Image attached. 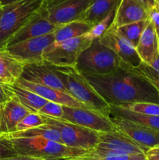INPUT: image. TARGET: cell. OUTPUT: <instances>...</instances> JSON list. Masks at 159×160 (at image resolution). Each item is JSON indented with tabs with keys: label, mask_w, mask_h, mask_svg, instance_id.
Masks as SVG:
<instances>
[{
	"label": "cell",
	"mask_w": 159,
	"mask_h": 160,
	"mask_svg": "<svg viewBox=\"0 0 159 160\" xmlns=\"http://www.w3.org/2000/svg\"><path fill=\"white\" fill-rule=\"evenodd\" d=\"M123 108L138 113L159 117V104L157 103L137 102Z\"/></svg>",
	"instance_id": "30"
},
{
	"label": "cell",
	"mask_w": 159,
	"mask_h": 160,
	"mask_svg": "<svg viewBox=\"0 0 159 160\" xmlns=\"http://www.w3.org/2000/svg\"><path fill=\"white\" fill-rule=\"evenodd\" d=\"M136 51L142 62L151 66L159 55V39L151 20L145 28Z\"/></svg>",
	"instance_id": "18"
},
{
	"label": "cell",
	"mask_w": 159,
	"mask_h": 160,
	"mask_svg": "<svg viewBox=\"0 0 159 160\" xmlns=\"http://www.w3.org/2000/svg\"><path fill=\"white\" fill-rule=\"evenodd\" d=\"M145 156L147 160H159V145L148 149Z\"/></svg>",
	"instance_id": "35"
},
{
	"label": "cell",
	"mask_w": 159,
	"mask_h": 160,
	"mask_svg": "<svg viewBox=\"0 0 159 160\" xmlns=\"http://www.w3.org/2000/svg\"><path fill=\"white\" fill-rule=\"evenodd\" d=\"M0 12H1V7H0Z\"/></svg>",
	"instance_id": "43"
},
{
	"label": "cell",
	"mask_w": 159,
	"mask_h": 160,
	"mask_svg": "<svg viewBox=\"0 0 159 160\" xmlns=\"http://www.w3.org/2000/svg\"><path fill=\"white\" fill-rule=\"evenodd\" d=\"M149 19V11L136 0H121L117 6L111 26L117 28L123 25Z\"/></svg>",
	"instance_id": "16"
},
{
	"label": "cell",
	"mask_w": 159,
	"mask_h": 160,
	"mask_svg": "<svg viewBox=\"0 0 159 160\" xmlns=\"http://www.w3.org/2000/svg\"><path fill=\"white\" fill-rule=\"evenodd\" d=\"M68 160H147L145 154H123L95 148L85 154Z\"/></svg>",
	"instance_id": "26"
},
{
	"label": "cell",
	"mask_w": 159,
	"mask_h": 160,
	"mask_svg": "<svg viewBox=\"0 0 159 160\" xmlns=\"http://www.w3.org/2000/svg\"><path fill=\"white\" fill-rule=\"evenodd\" d=\"M59 27L48 21L39 10L5 42L2 48L29 39L51 34L55 32Z\"/></svg>",
	"instance_id": "11"
},
{
	"label": "cell",
	"mask_w": 159,
	"mask_h": 160,
	"mask_svg": "<svg viewBox=\"0 0 159 160\" xmlns=\"http://www.w3.org/2000/svg\"><path fill=\"white\" fill-rule=\"evenodd\" d=\"M62 106H63L62 105L59 104V103L48 101L45 103V106L38 111V112L45 117L61 119L63 115Z\"/></svg>",
	"instance_id": "31"
},
{
	"label": "cell",
	"mask_w": 159,
	"mask_h": 160,
	"mask_svg": "<svg viewBox=\"0 0 159 160\" xmlns=\"http://www.w3.org/2000/svg\"><path fill=\"white\" fill-rule=\"evenodd\" d=\"M55 42L54 32L41 37L9 45L3 49L9 52L23 64L40 63L44 62L43 55L48 47Z\"/></svg>",
	"instance_id": "10"
},
{
	"label": "cell",
	"mask_w": 159,
	"mask_h": 160,
	"mask_svg": "<svg viewBox=\"0 0 159 160\" xmlns=\"http://www.w3.org/2000/svg\"><path fill=\"white\" fill-rule=\"evenodd\" d=\"M83 75L110 106L126 107L137 102L159 104V91L135 68H118L104 75Z\"/></svg>",
	"instance_id": "1"
},
{
	"label": "cell",
	"mask_w": 159,
	"mask_h": 160,
	"mask_svg": "<svg viewBox=\"0 0 159 160\" xmlns=\"http://www.w3.org/2000/svg\"><path fill=\"white\" fill-rule=\"evenodd\" d=\"M130 67L125 63L116 53L102 45L99 39L92 42L78 59L76 68L83 74L104 75L118 68Z\"/></svg>",
	"instance_id": "4"
},
{
	"label": "cell",
	"mask_w": 159,
	"mask_h": 160,
	"mask_svg": "<svg viewBox=\"0 0 159 160\" xmlns=\"http://www.w3.org/2000/svg\"><path fill=\"white\" fill-rule=\"evenodd\" d=\"M18 155L45 160H68L85 154L90 150L70 148L43 138H9Z\"/></svg>",
	"instance_id": "3"
},
{
	"label": "cell",
	"mask_w": 159,
	"mask_h": 160,
	"mask_svg": "<svg viewBox=\"0 0 159 160\" xmlns=\"http://www.w3.org/2000/svg\"><path fill=\"white\" fill-rule=\"evenodd\" d=\"M2 105H0V129H1V114H2Z\"/></svg>",
	"instance_id": "42"
},
{
	"label": "cell",
	"mask_w": 159,
	"mask_h": 160,
	"mask_svg": "<svg viewBox=\"0 0 159 160\" xmlns=\"http://www.w3.org/2000/svg\"><path fill=\"white\" fill-rule=\"evenodd\" d=\"M110 117L123 119L153 129L159 130L158 116L145 115V114L132 112L123 107L110 106Z\"/></svg>",
	"instance_id": "24"
},
{
	"label": "cell",
	"mask_w": 159,
	"mask_h": 160,
	"mask_svg": "<svg viewBox=\"0 0 159 160\" xmlns=\"http://www.w3.org/2000/svg\"><path fill=\"white\" fill-rule=\"evenodd\" d=\"M136 1L138 2L139 3H140L142 6H144V7L149 11L150 9H151L152 8L154 7L156 0H136Z\"/></svg>",
	"instance_id": "37"
},
{
	"label": "cell",
	"mask_w": 159,
	"mask_h": 160,
	"mask_svg": "<svg viewBox=\"0 0 159 160\" xmlns=\"http://www.w3.org/2000/svg\"><path fill=\"white\" fill-rule=\"evenodd\" d=\"M149 19L154 25L156 34L159 39V10H157L155 7L149 10Z\"/></svg>",
	"instance_id": "34"
},
{
	"label": "cell",
	"mask_w": 159,
	"mask_h": 160,
	"mask_svg": "<svg viewBox=\"0 0 159 160\" xmlns=\"http://www.w3.org/2000/svg\"><path fill=\"white\" fill-rule=\"evenodd\" d=\"M9 97L5 92L4 88L2 87V84L0 82V105H3L6 102H7L9 99Z\"/></svg>",
	"instance_id": "38"
},
{
	"label": "cell",
	"mask_w": 159,
	"mask_h": 160,
	"mask_svg": "<svg viewBox=\"0 0 159 160\" xmlns=\"http://www.w3.org/2000/svg\"><path fill=\"white\" fill-rule=\"evenodd\" d=\"M99 142L96 148L123 154H145V150L121 131L98 133Z\"/></svg>",
	"instance_id": "15"
},
{
	"label": "cell",
	"mask_w": 159,
	"mask_h": 160,
	"mask_svg": "<svg viewBox=\"0 0 159 160\" xmlns=\"http://www.w3.org/2000/svg\"><path fill=\"white\" fill-rule=\"evenodd\" d=\"M149 20L150 19H147V20L136 22V23L123 25L115 29L118 31V34L127 39L136 48Z\"/></svg>",
	"instance_id": "27"
},
{
	"label": "cell",
	"mask_w": 159,
	"mask_h": 160,
	"mask_svg": "<svg viewBox=\"0 0 159 160\" xmlns=\"http://www.w3.org/2000/svg\"><path fill=\"white\" fill-rule=\"evenodd\" d=\"M40 160H45V159H40Z\"/></svg>",
	"instance_id": "44"
},
{
	"label": "cell",
	"mask_w": 159,
	"mask_h": 160,
	"mask_svg": "<svg viewBox=\"0 0 159 160\" xmlns=\"http://www.w3.org/2000/svg\"><path fill=\"white\" fill-rule=\"evenodd\" d=\"M53 67L72 97L80 102L86 109L110 117V106L100 96L76 67L55 66Z\"/></svg>",
	"instance_id": "2"
},
{
	"label": "cell",
	"mask_w": 159,
	"mask_h": 160,
	"mask_svg": "<svg viewBox=\"0 0 159 160\" xmlns=\"http://www.w3.org/2000/svg\"><path fill=\"white\" fill-rule=\"evenodd\" d=\"M20 1H23V0H0V7H4L8 5L13 4Z\"/></svg>",
	"instance_id": "39"
},
{
	"label": "cell",
	"mask_w": 159,
	"mask_h": 160,
	"mask_svg": "<svg viewBox=\"0 0 159 160\" xmlns=\"http://www.w3.org/2000/svg\"><path fill=\"white\" fill-rule=\"evenodd\" d=\"M93 0H43L40 12L53 24L61 26L80 20Z\"/></svg>",
	"instance_id": "7"
},
{
	"label": "cell",
	"mask_w": 159,
	"mask_h": 160,
	"mask_svg": "<svg viewBox=\"0 0 159 160\" xmlns=\"http://www.w3.org/2000/svg\"><path fill=\"white\" fill-rule=\"evenodd\" d=\"M112 122L117 129L123 132L135 143L145 150L159 145V130L153 129L139 123L119 118H112Z\"/></svg>",
	"instance_id": "12"
},
{
	"label": "cell",
	"mask_w": 159,
	"mask_h": 160,
	"mask_svg": "<svg viewBox=\"0 0 159 160\" xmlns=\"http://www.w3.org/2000/svg\"><path fill=\"white\" fill-rule=\"evenodd\" d=\"M44 124H45V120L43 115L39 112H30L17 124L15 131L32 129Z\"/></svg>",
	"instance_id": "29"
},
{
	"label": "cell",
	"mask_w": 159,
	"mask_h": 160,
	"mask_svg": "<svg viewBox=\"0 0 159 160\" xmlns=\"http://www.w3.org/2000/svg\"><path fill=\"white\" fill-rule=\"evenodd\" d=\"M17 152L9 141L0 138V159L17 156Z\"/></svg>",
	"instance_id": "33"
},
{
	"label": "cell",
	"mask_w": 159,
	"mask_h": 160,
	"mask_svg": "<svg viewBox=\"0 0 159 160\" xmlns=\"http://www.w3.org/2000/svg\"><path fill=\"white\" fill-rule=\"evenodd\" d=\"M43 138L48 140L62 143L60 134L56 128L48 124H44L38 128L32 129L25 130V131H14L12 133L0 132V138Z\"/></svg>",
	"instance_id": "22"
},
{
	"label": "cell",
	"mask_w": 159,
	"mask_h": 160,
	"mask_svg": "<svg viewBox=\"0 0 159 160\" xmlns=\"http://www.w3.org/2000/svg\"><path fill=\"white\" fill-rule=\"evenodd\" d=\"M115 9L112 11V12H110L107 17H104L101 21H99L98 23H95L94 26H92L91 30L86 35L89 38L91 39L92 41L99 39L108 30V28L112 25L114 20V17H115Z\"/></svg>",
	"instance_id": "28"
},
{
	"label": "cell",
	"mask_w": 159,
	"mask_h": 160,
	"mask_svg": "<svg viewBox=\"0 0 159 160\" xmlns=\"http://www.w3.org/2000/svg\"><path fill=\"white\" fill-rule=\"evenodd\" d=\"M24 64L8 51L0 48V82L12 84L22 76Z\"/></svg>",
	"instance_id": "21"
},
{
	"label": "cell",
	"mask_w": 159,
	"mask_h": 160,
	"mask_svg": "<svg viewBox=\"0 0 159 160\" xmlns=\"http://www.w3.org/2000/svg\"><path fill=\"white\" fill-rule=\"evenodd\" d=\"M91 25L82 20H77L61 25L54 32V43H59L69 39L85 35L91 30Z\"/></svg>",
	"instance_id": "25"
},
{
	"label": "cell",
	"mask_w": 159,
	"mask_h": 160,
	"mask_svg": "<svg viewBox=\"0 0 159 160\" xmlns=\"http://www.w3.org/2000/svg\"><path fill=\"white\" fill-rule=\"evenodd\" d=\"M20 78L27 81L53 88L69 94L53 66L45 61L40 63L25 64L23 74Z\"/></svg>",
	"instance_id": "14"
},
{
	"label": "cell",
	"mask_w": 159,
	"mask_h": 160,
	"mask_svg": "<svg viewBox=\"0 0 159 160\" xmlns=\"http://www.w3.org/2000/svg\"><path fill=\"white\" fill-rule=\"evenodd\" d=\"M43 0H23L1 7L0 12V48L5 42L40 10Z\"/></svg>",
	"instance_id": "5"
},
{
	"label": "cell",
	"mask_w": 159,
	"mask_h": 160,
	"mask_svg": "<svg viewBox=\"0 0 159 160\" xmlns=\"http://www.w3.org/2000/svg\"><path fill=\"white\" fill-rule=\"evenodd\" d=\"M63 115L61 120L79 125L95 132H115L118 131L111 117H106L96 111L83 108L62 106Z\"/></svg>",
	"instance_id": "9"
},
{
	"label": "cell",
	"mask_w": 159,
	"mask_h": 160,
	"mask_svg": "<svg viewBox=\"0 0 159 160\" xmlns=\"http://www.w3.org/2000/svg\"><path fill=\"white\" fill-rule=\"evenodd\" d=\"M102 45L112 49L117 56L131 68H137L141 64V60L136 51V48L124 37L119 34L115 28L111 26L99 38Z\"/></svg>",
	"instance_id": "13"
},
{
	"label": "cell",
	"mask_w": 159,
	"mask_h": 160,
	"mask_svg": "<svg viewBox=\"0 0 159 160\" xmlns=\"http://www.w3.org/2000/svg\"><path fill=\"white\" fill-rule=\"evenodd\" d=\"M92 42L85 34L59 43H53L44 53V61L55 67H76L81 53L90 46Z\"/></svg>",
	"instance_id": "6"
},
{
	"label": "cell",
	"mask_w": 159,
	"mask_h": 160,
	"mask_svg": "<svg viewBox=\"0 0 159 160\" xmlns=\"http://www.w3.org/2000/svg\"><path fill=\"white\" fill-rule=\"evenodd\" d=\"M0 160H40V159H37V158H34V157H31V156L17 155V156H12V157L2 158V159H0Z\"/></svg>",
	"instance_id": "36"
},
{
	"label": "cell",
	"mask_w": 159,
	"mask_h": 160,
	"mask_svg": "<svg viewBox=\"0 0 159 160\" xmlns=\"http://www.w3.org/2000/svg\"><path fill=\"white\" fill-rule=\"evenodd\" d=\"M16 83L20 84L22 87L31 91L34 93L37 94V95L45 98L47 101L59 103L62 106L86 109L80 102H79L71 95L60 90H58V89L27 81L22 78H19Z\"/></svg>",
	"instance_id": "17"
},
{
	"label": "cell",
	"mask_w": 159,
	"mask_h": 160,
	"mask_svg": "<svg viewBox=\"0 0 159 160\" xmlns=\"http://www.w3.org/2000/svg\"><path fill=\"white\" fill-rule=\"evenodd\" d=\"M154 7H155L157 10H159V0H156L155 6H154Z\"/></svg>",
	"instance_id": "41"
},
{
	"label": "cell",
	"mask_w": 159,
	"mask_h": 160,
	"mask_svg": "<svg viewBox=\"0 0 159 160\" xmlns=\"http://www.w3.org/2000/svg\"><path fill=\"white\" fill-rule=\"evenodd\" d=\"M120 1L121 0H93L80 20L94 26L115 10Z\"/></svg>",
	"instance_id": "23"
},
{
	"label": "cell",
	"mask_w": 159,
	"mask_h": 160,
	"mask_svg": "<svg viewBox=\"0 0 159 160\" xmlns=\"http://www.w3.org/2000/svg\"><path fill=\"white\" fill-rule=\"evenodd\" d=\"M135 69L138 70L140 73H142L143 76L146 77L159 91V74L157 72L154 71L151 68V67L143 63V62H141V64Z\"/></svg>",
	"instance_id": "32"
},
{
	"label": "cell",
	"mask_w": 159,
	"mask_h": 160,
	"mask_svg": "<svg viewBox=\"0 0 159 160\" xmlns=\"http://www.w3.org/2000/svg\"><path fill=\"white\" fill-rule=\"evenodd\" d=\"M2 84L9 98H16L20 104L32 112H38V111L48 102L37 94L22 87L17 83L12 84L2 83Z\"/></svg>",
	"instance_id": "20"
},
{
	"label": "cell",
	"mask_w": 159,
	"mask_h": 160,
	"mask_svg": "<svg viewBox=\"0 0 159 160\" xmlns=\"http://www.w3.org/2000/svg\"><path fill=\"white\" fill-rule=\"evenodd\" d=\"M150 67H151V68L159 74V55L158 56H157V59H156V60L154 61V62H153L152 65L150 66Z\"/></svg>",
	"instance_id": "40"
},
{
	"label": "cell",
	"mask_w": 159,
	"mask_h": 160,
	"mask_svg": "<svg viewBox=\"0 0 159 160\" xmlns=\"http://www.w3.org/2000/svg\"><path fill=\"white\" fill-rule=\"evenodd\" d=\"M44 117L46 124L54 127L58 130L62 138V143L66 146L79 149L91 150L96 148L99 142L98 132L64 121L61 119L45 116Z\"/></svg>",
	"instance_id": "8"
},
{
	"label": "cell",
	"mask_w": 159,
	"mask_h": 160,
	"mask_svg": "<svg viewBox=\"0 0 159 160\" xmlns=\"http://www.w3.org/2000/svg\"><path fill=\"white\" fill-rule=\"evenodd\" d=\"M30 112H32L20 104L16 98H10L2 107L0 132H14L17 124Z\"/></svg>",
	"instance_id": "19"
}]
</instances>
